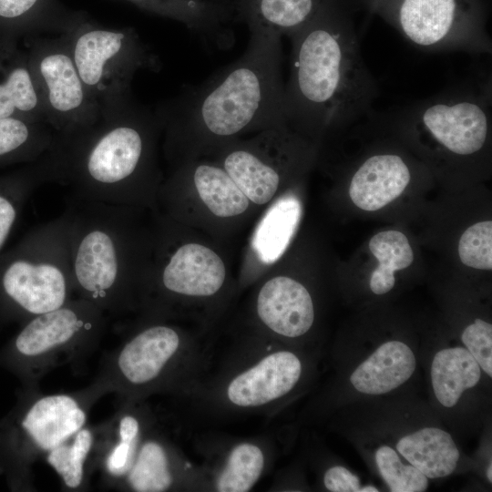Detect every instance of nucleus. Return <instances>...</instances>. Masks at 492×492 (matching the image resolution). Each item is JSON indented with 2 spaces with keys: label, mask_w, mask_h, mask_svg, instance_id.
<instances>
[{
  "label": "nucleus",
  "mask_w": 492,
  "mask_h": 492,
  "mask_svg": "<svg viewBox=\"0 0 492 492\" xmlns=\"http://www.w3.org/2000/svg\"><path fill=\"white\" fill-rule=\"evenodd\" d=\"M261 321L273 333L296 338L305 334L314 321V309L308 290L286 276L270 279L257 298Z\"/></svg>",
  "instance_id": "nucleus-15"
},
{
  "label": "nucleus",
  "mask_w": 492,
  "mask_h": 492,
  "mask_svg": "<svg viewBox=\"0 0 492 492\" xmlns=\"http://www.w3.org/2000/svg\"><path fill=\"white\" fill-rule=\"evenodd\" d=\"M302 373V361L294 353L273 352L235 376L229 384L226 395L236 406H261L291 392Z\"/></svg>",
  "instance_id": "nucleus-13"
},
{
  "label": "nucleus",
  "mask_w": 492,
  "mask_h": 492,
  "mask_svg": "<svg viewBox=\"0 0 492 492\" xmlns=\"http://www.w3.org/2000/svg\"><path fill=\"white\" fill-rule=\"evenodd\" d=\"M461 261L468 267L492 269V221L484 220L468 227L458 242Z\"/></svg>",
  "instance_id": "nucleus-34"
},
{
  "label": "nucleus",
  "mask_w": 492,
  "mask_h": 492,
  "mask_svg": "<svg viewBox=\"0 0 492 492\" xmlns=\"http://www.w3.org/2000/svg\"><path fill=\"white\" fill-rule=\"evenodd\" d=\"M481 374L479 364L464 346L443 348L436 353L430 367L434 395L442 406L452 408L479 383Z\"/></svg>",
  "instance_id": "nucleus-23"
},
{
  "label": "nucleus",
  "mask_w": 492,
  "mask_h": 492,
  "mask_svg": "<svg viewBox=\"0 0 492 492\" xmlns=\"http://www.w3.org/2000/svg\"><path fill=\"white\" fill-rule=\"evenodd\" d=\"M172 456L167 444L159 438L142 439L129 471L118 488L137 492H162L175 483Z\"/></svg>",
  "instance_id": "nucleus-27"
},
{
  "label": "nucleus",
  "mask_w": 492,
  "mask_h": 492,
  "mask_svg": "<svg viewBox=\"0 0 492 492\" xmlns=\"http://www.w3.org/2000/svg\"><path fill=\"white\" fill-rule=\"evenodd\" d=\"M97 426H83L45 456L47 464L69 491L88 488L91 474L97 470Z\"/></svg>",
  "instance_id": "nucleus-24"
},
{
  "label": "nucleus",
  "mask_w": 492,
  "mask_h": 492,
  "mask_svg": "<svg viewBox=\"0 0 492 492\" xmlns=\"http://www.w3.org/2000/svg\"><path fill=\"white\" fill-rule=\"evenodd\" d=\"M249 30V44L240 58L154 108L169 148L286 123L282 36Z\"/></svg>",
  "instance_id": "nucleus-2"
},
{
  "label": "nucleus",
  "mask_w": 492,
  "mask_h": 492,
  "mask_svg": "<svg viewBox=\"0 0 492 492\" xmlns=\"http://www.w3.org/2000/svg\"><path fill=\"white\" fill-rule=\"evenodd\" d=\"M48 182L49 171L43 156L18 169L0 175V252L31 194Z\"/></svg>",
  "instance_id": "nucleus-26"
},
{
  "label": "nucleus",
  "mask_w": 492,
  "mask_h": 492,
  "mask_svg": "<svg viewBox=\"0 0 492 492\" xmlns=\"http://www.w3.org/2000/svg\"><path fill=\"white\" fill-rule=\"evenodd\" d=\"M323 484L332 492H378L374 486H362L359 477L343 466L329 467L323 476Z\"/></svg>",
  "instance_id": "nucleus-36"
},
{
  "label": "nucleus",
  "mask_w": 492,
  "mask_h": 492,
  "mask_svg": "<svg viewBox=\"0 0 492 492\" xmlns=\"http://www.w3.org/2000/svg\"><path fill=\"white\" fill-rule=\"evenodd\" d=\"M138 8L175 20L203 40L219 47H229L233 42L230 9L212 0H127Z\"/></svg>",
  "instance_id": "nucleus-19"
},
{
  "label": "nucleus",
  "mask_w": 492,
  "mask_h": 492,
  "mask_svg": "<svg viewBox=\"0 0 492 492\" xmlns=\"http://www.w3.org/2000/svg\"><path fill=\"white\" fill-rule=\"evenodd\" d=\"M408 163L399 154H374L358 167L349 186L352 201L361 210L374 211L398 198L411 181Z\"/></svg>",
  "instance_id": "nucleus-18"
},
{
  "label": "nucleus",
  "mask_w": 492,
  "mask_h": 492,
  "mask_svg": "<svg viewBox=\"0 0 492 492\" xmlns=\"http://www.w3.org/2000/svg\"><path fill=\"white\" fill-rule=\"evenodd\" d=\"M0 118L46 123L26 51L15 38L0 37Z\"/></svg>",
  "instance_id": "nucleus-16"
},
{
  "label": "nucleus",
  "mask_w": 492,
  "mask_h": 492,
  "mask_svg": "<svg viewBox=\"0 0 492 492\" xmlns=\"http://www.w3.org/2000/svg\"><path fill=\"white\" fill-rule=\"evenodd\" d=\"M65 212L0 254V302L26 322L74 298Z\"/></svg>",
  "instance_id": "nucleus-5"
},
{
  "label": "nucleus",
  "mask_w": 492,
  "mask_h": 492,
  "mask_svg": "<svg viewBox=\"0 0 492 492\" xmlns=\"http://www.w3.org/2000/svg\"><path fill=\"white\" fill-rule=\"evenodd\" d=\"M292 41L291 74L284 84L289 127L322 131L370 113L377 85L354 31L331 0Z\"/></svg>",
  "instance_id": "nucleus-3"
},
{
  "label": "nucleus",
  "mask_w": 492,
  "mask_h": 492,
  "mask_svg": "<svg viewBox=\"0 0 492 492\" xmlns=\"http://www.w3.org/2000/svg\"><path fill=\"white\" fill-rule=\"evenodd\" d=\"M224 170L249 200L269 202L281 182L279 169L265 164L246 145L230 148L222 157Z\"/></svg>",
  "instance_id": "nucleus-25"
},
{
  "label": "nucleus",
  "mask_w": 492,
  "mask_h": 492,
  "mask_svg": "<svg viewBox=\"0 0 492 492\" xmlns=\"http://www.w3.org/2000/svg\"><path fill=\"white\" fill-rule=\"evenodd\" d=\"M264 467V455L253 444L243 443L231 452L220 474L216 489L220 492H245L260 478Z\"/></svg>",
  "instance_id": "nucleus-32"
},
{
  "label": "nucleus",
  "mask_w": 492,
  "mask_h": 492,
  "mask_svg": "<svg viewBox=\"0 0 492 492\" xmlns=\"http://www.w3.org/2000/svg\"><path fill=\"white\" fill-rule=\"evenodd\" d=\"M491 469H492V465H491V461L489 462V465L487 466V478L488 480L489 483L492 482V472H491Z\"/></svg>",
  "instance_id": "nucleus-37"
},
{
  "label": "nucleus",
  "mask_w": 492,
  "mask_h": 492,
  "mask_svg": "<svg viewBox=\"0 0 492 492\" xmlns=\"http://www.w3.org/2000/svg\"><path fill=\"white\" fill-rule=\"evenodd\" d=\"M378 473L392 492H423L429 479L411 464L405 463L390 446H380L374 452Z\"/></svg>",
  "instance_id": "nucleus-33"
},
{
  "label": "nucleus",
  "mask_w": 492,
  "mask_h": 492,
  "mask_svg": "<svg viewBox=\"0 0 492 492\" xmlns=\"http://www.w3.org/2000/svg\"><path fill=\"white\" fill-rule=\"evenodd\" d=\"M369 250L379 262L372 272L369 286L376 295L390 292L395 283V272L409 267L414 252L406 236L398 231H385L374 235Z\"/></svg>",
  "instance_id": "nucleus-31"
},
{
  "label": "nucleus",
  "mask_w": 492,
  "mask_h": 492,
  "mask_svg": "<svg viewBox=\"0 0 492 492\" xmlns=\"http://www.w3.org/2000/svg\"><path fill=\"white\" fill-rule=\"evenodd\" d=\"M464 347L475 358L482 372L492 376V325L476 319L465 327L461 334Z\"/></svg>",
  "instance_id": "nucleus-35"
},
{
  "label": "nucleus",
  "mask_w": 492,
  "mask_h": 492,
  "mask_svg": "<svg viewBox=\"0 0 492 492\" xmlns=\"http://www.w3.org/2000/svg\"><path fill=\"white\" fill-rule=\"evenodd\" d=\"M331 0H232L233 21L290 37Z\"/></svg>",
  "instance_id": "nucleus-21"
},
{
  "label": "nucleus",
  "mask_w": 492,
  "mask_h": 492,
  "mask_svg": "<svg viewBox=\"0 0 492 492\" xmlns=\"http://www.w3.org/2000/svg\"><path fill=\"white\" fill-rule=\"evenodd\" d=\"M416 358L412 348L399 340L379 345L352 372L350 383L361 394H388L405 384L414 374Z\"/></svg>",
  "instance_id": "nucleus-20"
},
{
  "label": "nucleus",
  "mask_w": 492,
  "mask_h": 492,
  "mask_svg": "<svg viewBox=\"0 0 492 492\" xmlns=\"http://www.w3.org/2000/svg\"><path fill=\"white\" fill-rule=\"evenodd\" d=\"M181 352L182 338L176 329L146 326L108 353L93 382L77 393L90 407L108 394H116L118 402L136 401L174 381Z\"/></svg>",
  "instance_id": "nucleus-7"
},
{
  "label": "nucleus",
  "mask_w": 492,
  "mask_h": 492,
  "mask_svg": "<svg viewBox=\"0 0 492 492\" xmlns=\"http://www.w3.org/2000/svg\"><path fill=\"white\" fill-rule=\"evenodd\" d=\"M65 213L75 294L115 316L135 303L139 241L130 206L69 194Z\"/></svg>",
  "instance_id": "nucleus-4"
},
{
  "label": "nucleus",
  "mask_w": 492,
  "mask_h": 492,
  "mask_svg": "<svg viewBox=\"0 0 492 492\" xmlns=\"http://www.w3.org/2000/svg\"><path fill=\"white\" fill-rule=\"evenodd\" d=\"M225 265L210 248L186 243L175 249L158 272V286L163 294L210 296L223 285Z\"/></svg>",
  "instance_id": "nucleus-12"
},
{
  "label": "nucleus",
  "mask_w": 492,
  "mask_h": 492,
  "mask_svg": "<svg viewBox=\"0 0 492 492\" xmlns=\"http://www.w3.org/2000/svg\"><path fill=\"white\" fill-rule=\"evenodd\" d=\"M54 133L44 122L0 118V167L37 160L51 146Z\"/></svg>",
  "instance_id": "nucleus-28"
},
{
  "label": "nucleus",
  "mask_w": 492,
  "mask_h": 492,
  "mask_svg": "<svg viewBox=\"0 0 492 492\" xmlns=\"http://www.w3.org/2000/svg\"><path fill=\"white\" fill-rule=\"evenodd\" d=\"M90 127L54 133L44 154L50 182L67 186L74 196L130 206L146 196L155 177L154 149L161 124L154 108L131 92L99 102Z\"/></svg>",
  "instance_id": "nucleus-1"
},
{
  "label": "nucleus",
  "mask_w": 492,
  "mask_h": 492,
  "mask_svg": "<svg viewBox=\"0 0 492 492\" xmlns=\"http://www.w3.org/2000/svg\"><path fill=\"white\" fill-rule=\"evenodd\" d=\"M396 21L406 40L423 49L491 51V40L463 15L459 0H401Z\"/></svg>",
  "instance_id": "nucleus-11"
},
{
  "label": "nucleus",
  "mask_w": 492,
  "mask_h": 492,
  "mask_svg": "<svg viewBox=\"0 0 492 492\" xmlns=\"http://www.w3.org/2000/svg\"><path fill=\"white\" fill-rule=\"evenodd\" d=\"M64 36L81 79L98 102L131 92L138 71L162 67L132 27H105L88 18Z\"/></svg>",
  "instance_id": "nucleus-8"
},
{
  "label": "nucleus",
  "mask_w": 492,
  "mask_h": 492,
  "mask_svg": "<svg viewBox=\"0 0 492 492\" xmlns=\"http://www.w3.org/2000/svg\"><path fill=\"white\" fill-rule=\"evenodd\" d=\"M142 423L135 401H124L113 416L97 425V470L107 487H118L132 466L144 437Z\"/></svg>",
  "instance_id": "nucleus-14"
},
{
  "label": "nucleus",
  "mask_w": 492,
  "mask_h": 492,
  "mask_svg": "<svg viewBox=\"0 0 492 492\" xmlns=\"http://www.w3.org/2000/svg\"><path fill=\"white\" fill-rule=\"evenodd\" d=\"M107 314L92 302L74 297L63 306L27 320L13 351L29 387L53 369L78 364L98 346Z\"/></svg>",
  "instance_id": "nucleus-6"
},
{
  "label": "nucleus",
  "mask_w": 492,
  "mask_h": 492,
  "mask_svg": "<svg viewBox=\"0 0 492 492\" xmlns=\"http://www.w3.org/2000/svg\"><path fill=\"white\" fill-rule=\"evenodd\" d=\"M301 217V204L293 196H286L273 204L260 222L253 248L265 263L276 261L287 249Z\"/></svg>",
  "instance_id": "nucleus-29"
},
{
  "label": "nucleus",
  "mask_w": 492,
  "mask_h": 492,
  "mask_svg": "<svg viewBox=\"0 0 492 492\" xmlns=\"http://www.w3.org/2000/svg\"><path fill=\"white\" fill-rule=\"evenodd\" d=\"M408 127L453 156L473 157L488 140L491 99L486 89L460 88L438 94L405 109Z\"/></svg>",
  "instance_id": "nucleus-10"
},
{
  "label": "nucleus",
  "mask_w": 492,
  "mask_h": 492,
  "mask_svg": "<svg viewBox=\"0 0 492 492\" xmlns=\"http://www.w3.org/2000/svg\"><path fill=\"white\" fill-rule=\"evenodd\" d=\"M88 18L59 0H0V37L64 35Z\"/></svg>",
  "instance_id": "nucleus-17"
},
{
  "label": "nucleus",
  "mask_w": 492,
  "mask_h": 492,
  "mask_svg": "<svg viewBox=\"0 0 492 492\" xmlns=\"http://www.w3.org/2000/svg\"><path fill=\"white\" fill-rule=\"evenodd\" d=\"M23 40L46 123L60 134L93 125L99 117L100 104L81 79L64 35Z\"/></svg>",
  "instance_id": "nucleus-9"
},
{
  "label": "nucleus",
  "mask_w": 492,
  "mask_h": 492,
  "mask_svg": "<svg viewBox=\"0 0 492 492\" xmlns=\"http://www.w3.org/2000/svg\"><path fill=\"white\" fill-rule=\"evenodd\" d=\"M191 177L200 198L214 215L233 217L247 210L250 200L222 167L200 163Z\"/></svg>",
  "instance_id": "nucleus-30"
},
{
  "label": "nucleus",
  "mask_w": 492,
  "mask_h": 492,
  "mask_svg": "<svg viewBox=\"0 0 492 492\" xmlns=\"http://www.w3.org/2000/svg\"><path fill=\"white\" fill-rule=\"evenodd\" d=\"M395 448L406 462L428 479L451 475L460 458L459 449L452 436L435 426H425L402 436Z\"/></svg>",
  "instance_id": "nucleus-22"
}]
</instances>
